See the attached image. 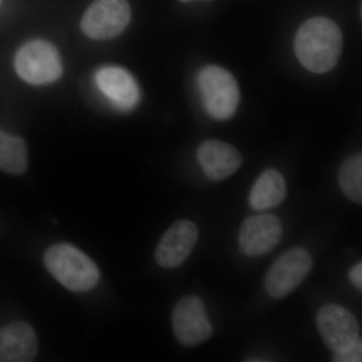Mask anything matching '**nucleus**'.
<instances>
[{"mask_svg": "<svg viewBox=\"0 0 362 362\" xmlns=\"http://www.w3.org/2000/svg\"><path fill=\"white\" fill-rule=\"evenodd\" d=\"M44 263L52 277L70 291H90L99 283L100 271L95 262L70 244L49 247Z\"/></svg>", "mask_w": 362, "mask_h": 362, "instance_id": "obj_2", "label": "nucleus"}, {"mask_svg": "<svg viewBox=\"0 0 362 362\" xmlns=\"http://www.w3.org/2000/svg\"><path fill=\"white\" fill-rule=\"evenodd\" d=\"M199 88L207 113L218 120L230 118L237 111L240 90L230 71L218 66H209L199 73Z\"/></svg>", "mask_w": 362, "mask_h": 362, "instance_id": "obj_4", "label": "nucleus"}, {"mask_svg": "<svg viewBox=\"0 0 362 362\" xmlns=\"http://www.w3.org/2000/svg\"><path fill=\"white\" fill-rule=\"evenodd\" d=\"M342 33L326 18H310L302 25L295 37V52L307 70L324 74L335 68L341 56Z\"/></svg>", "mask_w": 362, "mask_h": 362, "instance_id": "obj_1", "label": "nucleus"}, {"mask_svg": "<svg viewBox=\"0 0 362 362\" xmlns=\"http://www.w3.org/2000/svg\"><path fill=\"white\" fill-rule=\"evenodd\" d=\"M39 349L37 334L30 324L13 322L0 328V362H30Z\"/></svg>", "mask_w": 362, "mask_h": 362, "instance_id": "obj_13", "label": "nucleus"}, {"mask_svg": "<svg viewBox=\"0 0 362 362\" xmlns=\"http://www.w3.org/2000/svg\"><path fill=\"white\" fill-rule=\"evenodd\" d=\"M286 194L285 178L275 169H268L252 187L250 192V204L255 211L273 209L284 202Z\"/></svg>", "mask_w": 362, "mask_h": 362, "instance_id": "obj_14", "label": "nucleus"}, {"mask_svg": "<svg viewBox=\"0 0 362 362\" xmlns=\"http://www.w3.org/2000/svg\"><path fill=\"white\" fill-rule=\"evenodd\" d=\"M95 80L102 94L122 110H130L139 101V88L134 78L122 68L105 66L100 69Z\"/></svg>", "mask_w": 362, "mask_h": 362, "instance_id": "obj_12", "label": "nucleus"}, {"mask_svg": "<svg viewBox=\"0 0 362 362\" xmlns=\"http://www.w3.org/2000/svg\"><path fill=\"white\" fill-rule=\"evenodd\" d=\"M199 240V228L192 221H175L162 235L156 250V261L161 268L175 269L182 265Z\"/></svg>", "mask_w": 362, "mask_h": 362, "instance_id": "obj_10", "label": "nucleus"}, {"mask_svg": "<svg viewBox=\"0 0 362 362\" xmlns=\"http://www.w3.org/2000/svg\"><path fill=\"white\" fill-rule=\"evenodd\" d=\"M313 259L308 251L294 247L285 252L267 272L266 291L275 299L291 294L310 274Z\"/></svg>", "mask_w": 362, "mask_h": 362, "instance_id": "obj_6", "label": "nucleus"}, {"mask_svg": "<svg viewBox=\"0 0 362 362\" xmlns=\"http://www.w3.org/2000/svg\"><path fill=\"white\" fill-rule=\"evenodd\" d=\"M0 4H1V0H0Z\"/></svg>", "mask_w": 362, "mask_h": 362, "instance_id": "obj_20", "label": "nucleus"}, {"mask_svg": "<svg viewBox=\"0 0 362 362\" xmlns=\"http://www.w3.org/2000/svg\"><path fill=\"white\" fill-rule=\"evenodd\" d=\"M171 321L176 338L185 346L201 344L213 334V326L207 318L204 302L192 295L177 302Z\"/></svg>", "mask_w": 362, "mask_h": 362, "instance_id": "obj_7", "label": "nucleus"}, {"mask_svg": "<svg viewBox=\"0 0 362 362\" xmlns=\"http://www.w3.org/2000/svg\"><path fill=\"white\" fill-rule=\"evenodd\" d=\"M14 66L21 80L35 86L52 84L63 73L61 57L56 47L42 40L23 45L16 54Z\"/></svg>", "mask_w": 362, "mask_h": 362, "instance_id": "obj_3", "label": "nucleus"}, {"mask_svg": "<svg viewBox=\"0 0 362 362\" xmlns=\"http://www.w3.org/2000/svg\"><path fill=\"white\" fill-rule=\"evenodd\" d=\"M283 235V226L277 216L259 214L250 216L240 226L239 247L247 257H259L273 251Z\"/></svg>", "mask_w": 362, "mask_h": 362, "instance_id": "obj_9", "label": "nucleus"}, {"mask_svg": "<svg viewBox=\"0 0 362 362\" xmlns=\"http://www.w3.org/2000/svg\"><path fill=\"white\" fill-rule=\"evenodd\" d=\"M28 162V148L23 139L0 130V170L13 175H23Z\"/></svg>", "mask_w": 362, "mask_h": 362, "instance_id": "obj_15", "label": "nucleus"}, {"mask_svg": "<svg viewBox=\"0 0 362 362\" xmlns=\"http://www.w3.org/2000/svg\"><path fill=\"white\" fill-rule=\"evenodd\" d=\"M333 361L337 362H361L362 361V343L361 338L349 349L344 351L333 354Z\"/></svg>", "mask_w": 362, "mask_h": 362, "instance_id": "obj_17", "label": "nucleus"}, {"mask_svg": "<svg viewBox=\"0 0 362 362\" xmlns=\"http://www.w3.org/2000/svg\"><path fill=\"white\" fill-rule=\"evenodd\" d=\"M316 324L324 343L333 354L344 351L359 339L356 317L339 305L328 304L320 308Z\"/></svg>", "mask_w": 362, "mask_h": 362, "instance_id": "obj_8", "label": "nucleus"}, {"mask_svg": "<svg viewBox=\"0 0 362 362\" xmlns=\"http://www.w3.org/2000/svg\"><path fill=\"white\" fill-rule=\"evenodd\" d=\"M349 279L352 284L356 286L359 291L362 290V263H357L349 272Z\"/></svg>", "mask_w": 362, "mask_h": 362, "instance_id": "obj_18", "label": "nucleus"}, {"mask_svg": "<svg viewBox=\"0 0 362 362\" xmlns=\"http://www.w3.org/2000/svg\"><path fill=\"white\" fill-rule=\"evenodd\" d=\"M339 185L343 194L356 204H362V156L349 157L339 171Z\"/></svg>", "mask_w": 362, "mask_h": 362, "instance_id": "obj_16", "label": "nucleus"}, {"mask_svg": "<svg viewBox=\"0 0 362 362\" xmlns=\"http://www.w3.org/2000/svg\"><path fill=\"white\" fill-rule=\"evenodd\" d=\"M131 7L127 0H94L86 9L81 28L90 39H115L127 28Z\"/></svg>", "mask_w": 362, "mask_h": 362, "instance_id": "obj_5", "label": "nucleus"}, {"mask_svg": "<svg viewBox=\"0 0 362 362\" xmlns=\"http://www.w3.org/2000/svg\"><path fill=\"white\" fill-rule=\"evenodd\" d=\"M180 2H189L192 1V0H180Z\"/></svg>", "mask_w": 362, "mask_h": 362, "instance_id": "obj_19", "label": "nucleus"}, {"mask_svg": "<svg viewBox=\"0 0 362 362\" xmlns=\"http://www.w3.org/2000/svg\"><path fill=\"white\" fill-rule=\"evenodd\" d=\"M197 159L209 180H225L237 173L243 158L239 150L221 140H207L199 145Z\"/></svg>", "mask_w": 362, "mask_h": 362, "instance_id": "obj_11", "label": "nucleus"}]
</instances>
